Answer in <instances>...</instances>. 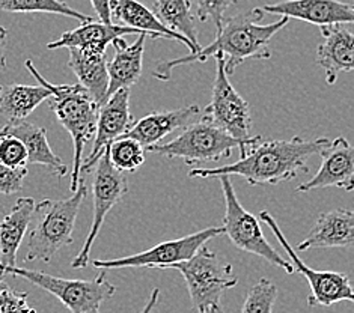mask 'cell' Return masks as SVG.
Masks as SVG:
<instances>
[{"mask_svg":"<svg viewBox=\"0 0 354 313\" xmlns=\"http://www.w3.org/2000/svg\"><path fill=\"white\" fill-rule=\"evenodd\" d=\"M264 15L266 12L263 8H254L248 12L225 19L212 44L202 47L196 53L158 64L153 75L158 80L167 82L171 80L172 71L176 66L207 62L209 57H223L226 73L230 75L246 61H252V59L267 61L272 57L270 41L290 23L291 19L281 17V20L272 24H261Z\"/></svg>","mask_w":354,"mask_h":313,"instance_id":"1","label":"cell"},{"mask_svg":"<svg viewBox=\"0 0 354 313\" xmlns=\"http://www.w3.org/2000/svg\"><path fill=\"white\" fill-rule=\"evenodd\" d=\"M330 140L318 137L306 140L294 136L290 140L261 139L239 162L216 169H192L190 178H218L223 175L241 176L250 185H276L308 173L306 162L319 154Z\"/></svg>","mask_w":354,"mask_h":313,"instance_id":"2","label":"cell"},{"mask_svg":"<svg viewBox=\"0 0 354 313\" xmlns=\"http://www.w3.org/2000/svg\"><path fill=\"white\" fill-rule=\"evenodd\" d=\"M26 68L32 77L43 83L52 92L50 107L57 116V121L70 133L74 145L73 173L70 190L74 193L82 182V164L85 146L95 137L100 106L82 84H53L48 83L37 70L32 61H26Z\"/></svg>","mask_w":354,"mask_h":313,"instance_id":"3","label":"cell"},{"mask_svg":"<svg viewBox=\"0 0 354 313\" xmlns=\"http://www.w3.org/2000/svg\"><path fill=\"white\" fill-rule=\"evenodd\" d=\"M86 194V185L80 182L68 199L39 202L35 208L37 223L30 231L26 247V262H50L59 250L73 244L75 220Z\"/></svg>","mask_w":354,"mask_h":313,"instance_id":"4","label":"cell"},{"mask_svg":"<svg viewBox=\"0 0 354 313\" xmlns=\"http://www.w3.org/2000/svg\"><path fill=\"white\" fill-rule=\"evenodd\" d=\"M259 140V136L248 140L235 139L204 117L202 121L185 126L180 136H176L174 140L149 145L147 151L166 158H181L193 166L231 157L235 148L240 149V157H243Z\"/></svg>","mask_w":354,"mask_h":313,"instance_id":"5","label":"cell"},{"mask_svg":"<svg viewBox=\"0 0 354 313\" xmlns=\"http://www.w3.org/2000/svg\"><path fill=\"white\" fill-rule=\"evenodd\" d=\"M0 274L21 277L41 290L50 292L71 313H98L100 306L112 298L116 287L107 282L106 272L91 281H68L24 267H0Z\"/></svg>","mask_w":354,"mask_h":313,"instance_id":"6","label":"cell"},{"mask_svg":"<svg viewBox=\"0 0 354 313\" xmlns=\"http://www.w3.org/2000/svg\"><path fill=\"white\" fill-rule=\"evenodd\" d=\"M169 268L183 274L187 283L192 304L198 313H209L213 307L221 306L223 292L239 283V277L234 274L232 265L221 260L205 245L193 258L174 264Z\"/></svg>","mask_w":354,"mask_h":313,"instance_id":"7","label":"cell"},{"mask_svg":"<svg viewBox=\"0 0 354 313\" xmlns=\"http://www.w3.org/2000/svg\"><path fill=\"white\" fill-rule=\"evenodd\" d=\"M222 185V193L225 198V217H223V232L235 247L252 253V255L266 259L270 265L283 269L286 274L294 273V267L290 260L282 258L272 244L267 241L259 226V217L249 213L240 204L235 194L234 185L230 175L218 176Z\"/></svg>","mask_w":354,"mask_h":313,"instance_id":"8","label":"cell"},{"mask_svg":"<svg viewBox=\"0 0 354 313\" xmlns=\"http://www.w3.org/2000/svg\"><path fill=\"white\" fill-rule=\"evenodd\" d=\"M258 217L261 222H264L274 234L276 240L279 241L285 253L288 255L290 262L294 267V272L300 273L306 278V282L309 283L310 287V294L308 297V304L310 307H328L341 301L354 303V287L351 286L350 277L347 274L336 272H317V269H312L300 259L297 252L291 247V244L286 240V236L283 235L279 225H277L274 217L270 214L268 211H261Z\"/></svg>","mask_w":354,"mask_h":313,"instance_id":"9","label":"cell"},{"mask_svg":"<svg viewBox=\"0 0 354 313\" xmlns=\"http://www.w3.org/2000/svg\"><path fill=\"white\" fill-rule=\"evenodd\" d=\"M216 59V77L212 101L204 108V117L239 140L250 139L252 116L250 106L230 82L225 68V59Z\"/></svg>","mask_w":354,"mask_h":313,"instance_id":"10","label":"cell"},{"mask_svg":"<svg viewBox=\"0 0 354 313\" xmlns=\"http://www.w3.org/2000/svg\"><path fill=\"white\" fill-rule=\"evenodd\" d=\"M223 227H207L199 232L185 235L183 238L163 241L149 250L136 253V255L116 258V259H100L94 260L92 265L101 269H118V268H169L178 262L187 260L198 253L201 247L216 238L218 235H223Z\"/></svg>","mask_w":354,"mask_h":313,"instance_id":"11","label":"cell"},{"mask_svg":"<svg viewBox=\"0 0 354 313\" xmlns=\"http://www.w3.org/2000/svg\"><path fill=\"white\" fill-rule=\"evenodd\" d=\"M129 191L127 180L122 172L112 164L111 157H109V151L101 154L100 160L97 162V169L94 175V185H92V196H94V216H92V225L91 231L88 234V238L83 244L80 253L75 259L71 262V267L74 269L85 268L89 264V256L92 245L97 241V236L100 229L104 225L106 216L111 213L112 208L120 202L125 193Z\"/></svg>","mask_w":354,"mask_h":313,"instance_id":"12","label":"cell"},{"mask_svg":"<svg viewBox=\"0 0 354 313\" xmlns=\"http://www.w3.org/2000/svg\"><path fill=\"white\" fill-rule=\"evenodd\" d=\"M133 124L134 120L130 112V89L116 91L100 107L94 145H92L89 157L83 160L82 173L89 172L92 167L97 166V162L106 148L111 146L116 139L125 136Z\"/></svg>","mask_w":354,"mask_h":313,"instance_id":"13","label":"cell"},{"mask_svg":"<svg viewBox=\"0 0 354 313\" xmlns=\"http://www.w3.org/2000/svg\"><path fill=\"white\" fill-rule=\"evenodd\" d=\"M322 166L309 181L300 184L297 193L336 187L354 191V145L345 137H336L319 152Z\"/></svg>","mask_w":354,"mask_h":313,"instance_id":"14","label":"cell"},{"mask_svg":"<svg viewBox=\"0 0 354 313\" xmlns=\"http://www.w3.org/2000/svg\"><path fill=\"white\" fill-rule=\"evenodd\" d=\"M264 12L306 21L315 26H336L354 23V5L339 0H285L264 5Z\"/></svg>","mask_w":354,"mask_h":313,"instance_id":"15","label":"cell"},{"mask_svg":"<svg viewBox=\"0 0 354 313\" xmlns=\"http://www.w3.org/2000/svg\"><path fill=\"white\" fill-rule=\"evenodd\" d=\"M323 41L317 47V65L326 73L328 86L336 83L342 73L354 71V33L344 24L322 28Z\"/></svg>","mask_w":354,"mask_h":313,"instance_id":"16","label":"cell"},{"mask_svg":"<svg viewBox=\"0 0 354 313\" xmlns=\"http://www.w3.org/2000/svg\"><path fill=\"white\" fill-rule=\"evenodd\" d=\"M312 249H354V209L338 208L322 214L299 245V252Z\"/></svg>","mask_w":354,"mask_h":313,"instance_id":"17","label":"cell"},{"mask_svg":"<svg viewBox=\"0 0 354 313\" xmlns=\"http://www.w3.org/2000/svg\"><path fill=\"white\" fill-rule=\"evenodd\" d=\"M201 113L202 108L198 104L184 108L167 110V112L149 113L143 116L138 122H134L130 131L125 134V137L136 139L145 148L149 145H156V143L162 142L175 130L185 129V126L195 122Z\"/></svg>","mask_w":354,"mask_h":313,"instance_id":"18","label":"cell"},{"mask_svg":"<svg viewBox=\"0 0 354 313\" xmlns=\"http://www.w3.org/2000/svg\"><path fill=\"white\" fill-rule=\"evenodd\" d=\"M0 137L19 139L28 149L29 163L44 166L59 178H64L68 173V167L50 146L47 131L43 126L33 125L26 120L8 121V124L0 129Z\"/></svg>","mask_w":354,"mask_h":313,"instance_id":"19","label":"cell"},{"mask_svg":"<svg viewBox=\"0 0 354 313\" xmlns=\"http://www.w3.org/2000/svg\"><path fill=\"white\" fill-rule=\"evenodd\" d=\"M68 66L77 75L79 83L92 95L101 107L107 101L109 92V62L106 52L92 48L71 47Z\"/></svg>","mask_w":354,"mask_h":313,"instance_id":"20","label":"cell"},{"mask_svg":"<svg viewBox=\"0 0 354 313\" xmlns=\"http://www.w3.org/2000/svg\"><path fill=\"white\" fill-rule=\"evenodd\" d=\"M147 33H140L131 46L122 37L116 38L112 46L115 56L109 62V92L107 97L113 95L120 89H130L136 84L143 70V52H145Z\"/></svg>","mask_w":354,"mask_h":313,"instance_id":"21","label":"cell"},{"mask_svg":"<svg viewBox=\"0 0 354 313\" xmlns=\"http://www.w3.org/2000/svg\"><path fill=\"white\" fill-rule=\"evenodd\" d=\"M112 19L121 23V26L145 32L151 38H166L183 42L184 46L190 48L192 53H196L195 46L187 38L167 28L166 24L158 20L154 11L148 10L138 0H112Z\"/></svg>","mask_w":354,"mask_h":313,"instance_id":"22","label":"cell"},{"mask_svg":"<svg viewBox=\"0 0 354 313\" xmlns=\"http://www.w3.org/2000/svg\"><path fill=\"white\" fill-rule=\"evenodd\" d=\"M138 29L121 26V24H106L103 21H86L80 23L79 28L73 30L65 32L61 38L48 42V50H57V48H71V47H80V48H92L100 50V52H106L109 44L116 38H121L124 35H140Z\"/></svg>","mask_w":354,"mask_h":313,"instance_id":"23","label":"cell"},{"mask_svg":"<svg viewBox=\"0 0 354 313\" xmlns=\"http://www.w3.org/2000/svg\"><path fill=\"white\" fill-rule=\"evenodd\" d=\"M33 198L17 199L11 213L0 222V267H15L17 253L35 214Z\"/></svg>","mask_w":354,"mask_h":313,"instance_id":"24","label":"cell"},{"mask_svg":"<svg viewBox=\"0 0 354 313\" xmlns=\"http://www.w3.org/2000/svg\"><path fill=\"white\" fill-rule=\"evenodd\" d=\"M52 92L46 84H0V115L8 121L26 120L38 106L50 98Z\"/></svg>","mask_w":354,"mask_h":313,"instance_id":"25","label":"cell"},{"mask_svg":"<svg viewBox=\"0 0 354 313\" xmlns=\"http://www.w3.org/2000/svg\"><path fill=\"white\" fill-rule=\"evenodd\" d=\"M154 14L158 17V20L167 28L181 33L183 37L187 38L196 52L202 48L199 44L198 29L195 24V15L192 12L190 0H156Z\"/></svg>","mask_w":354,"mask_h":313,"instance_id":"26","label":"cell"},{"mask_svg":"<svg viewBox=\"0 0 354 313\" xmlns=\"http://www.w3.org/2000/svg\"><path fill=\"white\" fill-rule=\"evenodd\" d=\"M0 11L5 12H44V14H56L65 15L70 19L77 20L80 23L92 21V17L82 14L73 10L70 5H66L61 0H0Z\"/></svg>","mask_w":354,"mask_h":313,"instance_id":"27","label":"cell"},{"mask_svg":"<svg viewBox=\"0 0 354 313\" xmlns=\"http://www.w3.org/2000/svg\"><path fill=\"white\" fill-rule=\"evenodd\" d=\"M112 164L120 172H136L145 163V149L136 139L120 137L107 146Z\"/></svg>","mask_w":354,"mask_h":313,"instance_id":"28","label":"cell"},{"mask_svg":"<svg viewBox=\"0 0 354 313\" xmlns=\"http://www.w3.org/2000/svg\"><path fill=\"white\" fill-rule=\"evenodd\" d=\"M277 298V287L263 277L250 287L244 298L241 313H272Z\"/></svg>","mask_w":354,"mask_h":313,"instance_id":"29","label":"cell"},{"mask_svg":"<svg viewBox=\"0 0 354 313\" xmlns=\"http://www.w3.org/2000/svg\"><path fill=\"white\" fill-rule=\"evenodd\" d=\"M196 8V15L199 21L205 23L212 20L216 30L222 28L225 21V12L240 0H192Z\"/></svg>","mask_w":354,"mask_h":313,"instance_id":"30","label":"cell"},{"mask_svg":"<svg viewBox=\"0 0 354 313\" xmlns=\"http://www.w3.org/2000/svg\"><path fill=\"white\" fill-rule=\"evenodd\" d=\"M2 277L0 274V313H37L28 304V292L14 290Z\"/></svg>","mask_w":354,"mask_h":313,"instance_id":"31","label":"cell"},{"mask_svg":"<svg viewBox=\"0 0 354 313\" xmlns=\"http://www.w3.org/2000/svg\"><path fill=\"white\" fill-rule=\"evenodd\" d=\"M0 163L10 167H28L29 154L26 146L15 137H0Z\"/></svg>","mask_w":354,"mask_h":313,"instance_id":"32","label":"cell"},{"mask_svg":"<svg viewBox=\"0 0 354 313\" xmlns=\"http://www.w3.org/2000/svg\"><path fill=\"white\" fill-rule=\"evenodd\" d=\"M28 175V167H10L0 163V193L11 196L23 189V181Z\"/></svg>","mask_w":354,"mask_h":313,"instance_id":"33","label":"cell"},{"mask_svg":"<svg viewBox=\"0 0 354 313\" xmlns=\"http://www.w3.org/2000/svg\"><path fill=\"white\" fill-rule=\"evenodd\" d=\"M92 8L97 12L100 21L106 24H113L112 19V0H91Z\"/></svg>","mask_w":354,"mask_h":313,"instance_id":"34","label":"cell"},{"mask_svg":"<svg viewBox=\"0 0 354 313\" xmlns=\"http://www.w3.org/2000/svg\"><path fill=\"white\" fill-rule=\"evenodd\" d=\"M6 44H8V30L0 26V71L6 68Z\"/></svg>","mask_w":354,"mask_h":313,"instance_id":"35","label":"cell"},{"mask_svg":"<svg viewBox=\"0 0 354 313\" xmlns=\"http://www.w3.org/2000/svg\"><path fill=\"white\" fill-rule=\"evenodd\" d=\"M158 298H160V290H157V287H154L153 292H151V295H149V300H148V303H147V306L143 307V310L139 312V313H151V312H153L154 307L157 306ZM98 313H100V312H98Z\"/></svg>","mask_w":354,"mask_h":313,"instance_id":"36","label":"cell"},{"mask_svg":"<svg viewBox=\"0 0 354 313\" xmlns=\"http://www.w3.org/2000/svg\"><path fill=\"white\" fill-rule=\"evenodd\" d=\"M218 307H221V306H217V307H213V309H212V310H209V313H216V312H217V309H218Z\"/></svg>","mask_w":354,"mask_h":313,"instance_id":"37","label":"cell"},{"mask_svg":"<svg viewBox=\"0 0 354 313\" xmlns=\"http://www.w3.org/2000/svg\"><path fill=\"white\" fill-rule=\"evenodd\" d=\"M216 313H223V312H222V309H221V307H218V309H217V312H216Z\"/></svg>","mask_w":354,"mask_h":313,"instance_id":"38","label":"cell"}]
</instances>
